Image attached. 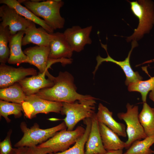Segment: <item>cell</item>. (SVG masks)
<instances>
[{
    "label": "cell",
    "mask_w": 154,
    "mask_h": 154,
    "mask_svg": "<svg viewBox=\"0 0 154 154\" xmlns=\"http://www.w3.org/2000/svg\"><path fill=\"white\" fill-rule=\"evenodd\" d=\"M46 75L52 81L54 85L51 87L42 89L36 94L40 98L51 101L67 103L98 99L90 95L78 93L74 83V78L67 72H60L58 76L55 77L47 71Z\"/></svg>",
    "instance_id": "cell-1"
},
{
    "label": "cell",
    "mask_w": 154,
    "mask_h": 154,
    "mask_svg": "<svg viewBox=\"0 0 154 154\" xmlns=\"http://www.w3.org/2000/svg\"><path fill=\"white\" fill-rule=\"evenodd\" d=\"M36 16L43 18L47 24L54 30L64 28L65 20L60 13L64 2L60 0H48L35 3L24 0L22 3Z\"/></svg>",
    "instance_id": "cell-2"
},
{
    "label": "cell",
    "mask_w": 154,
    "mask_h": 154,
    "mask_svg": "<svg viewBox=\"0 0 154 154\" xmlns=\"http://www.w3.org/2000/svg\"><path fill=\"white\" fill-rule=\"evenodd\" d=\"M133 14L139 19V23L134 32L127 40H137L148 33L154 25V3L151 0H142L129 2Z\"/></svg>",
    "instance_id": "cell-3"
},
{
    "label": "cell",
    "mask_w": 154,
    "mask_h": 154,
    "mask_svg": "<svg viewBox=\"0 0 154 154\" xmlns=\"http://www.w3.org/2000/svg\"><path fill=\"white\" fill-rule=\"evenodd\" d=\"M20 127L23 135L21 139L15 144L16 147L37 146L46 141L57 132L66 129L67 127L64 121L56 126L47 129L40 128L37 123L28 128L26 123L23 121L21 123Z\"/></svg>",
    "instance_id": "cell-4"
},
{
    "label": "cell",
    "mask_w": 154,
    "mask_h": 154,
    "mask_svg": "<svg viewBox=\"0 0 154 154\" xmlns=\"http://www.w3.org/2000/svg\"><path fill=\"white\" fill-rule=\"evenodd\" d=\"M95 100L71 103L62 102L60 113L65 115L63 119L68 131L73 130L76 124L82 120L91 118L95 114Z\"/></svg>",
    "instance_id": "cell-5"
},
{
    "label": "cell",
    "mask_w": 154,
    "mask_h": 154,
    "mask_svg": "<svg viewBox=\"0 0 154 154\" xmlns=\"http://www.w3.org/2000/svg\"><path fill=\"white\" fill-rule=\"evenodd\" d=\"M126 107V112L119 113L117 116L119 119L124 121L126 125L128 139L125 142V148L127 149L133 142L143 139L147 136L139 119L138 106L127 103Z\"/></svg>",
    "instance_id": "cell-6"
},
{
    "label": "cell",
    "mask_w": 154,
    "mask_h": 154,
    "mask_svg": "<svg viewBox=\"0 0 154 154\" xmlns=\"http://www.w3.org/2000/svg\"><path fill=\"white\" fill-rule=\"evenodd\" d=\"M85 130V129L81 126H78L75 130L72 131L63 129L57 132L52 137L38 146L49 148L54 153L64 151L75 144L83 135Z\"/></svg>",
    "instance_id": "cell-7"
},
{
    "label": "cell",
    "mask_w": 154,
    "mask_h": 154,
    "mask_svg": "<svg viewBox=\"0 0 154 154\" xmlns=\"http://www.w3.org/2000/svg\"><path fill=\"white\" fill-rule=\"evenodd\" d=\"M22 104L25 116L31 119L40 113H60L62 103L44 99L35 94L27 96Z\"/></svg>",
    "instance_id": "cell-8"
},
{
    "label": "cell",
    "mask_w": 154,
    "mask_h": 154,
    "mask_svg": "<svg viewBox=\"0 0 154 154\" xmlns=\"http://www.w3.org/2000/svg\"><path fill=\"white\" fill-rule=\"evenodd\" d=\"M0 25L8 27L11 35L21 31H25L34 22L26 19L19 14L15 10L3 4L0 7Z\"/></svg>",
    "instance_id": "cell-9"
},
{
    "label": "cell",
    "mask_w": 154,
    "mask_h": 154,
    "mask_svg": "<svg viewBox=\"0 0 154 154\" xmlns=\"http://www.w3.org/2000/svg\"><path fill=\"white\" fill-rule=\"evenodd\" d=\"M101 45L106 51L107 54V57L106 58H103L99 55L96 57L97 64L95 69L93 72L94 75L96 71L98 70L99 66L104 62H109L115 63L119 66L122 69L126 76V80L125 84L127 86L131 83L139 80H143V78L137 72H135L132 69L130 64V58L131 53L134 48L138 45L136 40H133L132 42L131 48L129 51L128 56L125 59L122 61H118L113 59L109 55L107 52V45L101 43Z\"/></svg>",
    "instance_id": "cell-10"
},
{
    "label": "cell",
    "mask_w": 154,
    "mask_h": 154,
    "mask_svg": "<svg viewBox=\"0 0 154 154\" xmlns=\"http://www.w3.org/2000/svg\"><path fill=\"white\" fill-rule=\"evenodd\" d=\"M37 70L33 68L22 66L16 68L1 63L0 65V88L10 86L25 78L27 76L37 75Z\"/></svg>",
    "instance_id": "cell-11"
},
{
    "label": "cell",
    "mask_w": 154,
    "mask_h": 154,
    "mask_svg": "<svg viewBox=\"0 0 154 154\" xmlns=\"http://www.w3.org/2000/svg\"><path fill=\"white\" fill-rule=\"evenodd\" d=\"M92 28V26L84 28L74 26L65 30L64 34L74 51L80 52L86 45L92 43L90 35Z\"/></svg>",
    "instance_id": "cell-12"
},
{
    "label": "cell",
    "mask_w": 154,
    "mask_h": 154,
    "mask_svg": "<svg viewBox=\"0 0 154 154\" xmlns=\"http://www.w3.org/2000/svg\"><path fill=\"white\" fill-rule=\"evenodd\" d=\"M54 37L50 44L49 59L57 60L71 58L74 51L63 33H53Z\"/></svg>",
    "instance_id": "cell-13"
},
{
    "label": "cell",
    "mask_w": 154,
    "mask_h": 154,
    "mask_svg": "<svg viewBox=\"0 0 154 154\" xmlns=\"http://www.w3.org/2000/svg\"><path fill=\"white\" fill-rule=\"evenodd\" d=\"M47 71L31 77H26L18 82L26 96L36 94L42 89L53 86L54 83L52 80L45 78Z\"/></svg>",
    "instance_id": "cell-14"
},
{
    "label": "cell",
    "mask_w": 154,
    "mask_h": 154,
    "mask_svg": "<svg viewBox=\"0 0 154 154\" xmlns=\"http://www.w3.org/2000/svg\"><path fill=\"white\" fill-rule=\"evenodd\" d=\"M53 37V33H48L41 27L37 28L34 23L25 31L22 40V46L32 43L39 46H49Z\"/></svg>",
    "instance_id": "cell-15"
},
{
    "label": "cell",
    "mask_w": 154,
    "mask_h": 154,
    "mask_svg": "<svg viewBox=\"0 0 154 154\" xmlns=\"http://www.w3.org/2000/svg\"><path fill=\"white\" fill-rule=\"evenodd\" d=\"M50 52V46H38L27 48L23 51L29 59V64L36 66L40 73L48 71V62Z\"/></svg>",
    "instance_id": "cell-16"
},
{
    "label": "cell",
    "mask_w": 154,
    "mask_h": 154,
    "mask_svg": "<svg viewBox=\"0 0 154 154\" xmlns=\"http://www.w3.org/2000/svg\"><path fill=\"white\" fill-rule=\"evenodd\" d=\"M25 31H21L14 35H11L9 39V47L10 55L8 62L19 65L22 63H29L27 56L22 50V41Z\"/></svg>",
    "instance_id": "cell-17"
},
{
    "label": "cell",
    "mask_w": 154,
    "mask_h": 154,
    "mask_svg": "<svg viewBox=\"0 0 154 154\" xmlns=\"http://www.w3.org/2000/svg\"><path fill=\"white\" fill-rule=\"evenodd\" d=\"M91 119V129L86 144L85 154L104 153L107 151L102 143L99 131V122L96 117V113Z\"/></svg>",
    "instance_id": "cell-18"
},
{
    "label": "cell",
    "mask_w": 154,
    "mask_h": 154,
    "mask_svg": "<svg viewBox=\"0 0 154 154\" xmlns=\"http://www.w3.org/2000/svg\"><path fill=\"white\" fill-rule=\"evenodd\" d=\"M96 117L99 122L104 124L119 136L123 137H127L125 125L115 120L113 117L112 112L101 103L98 105Z\"/></svg>",
    "instance_id": "cell-19"
},
{
    "label": "cell",
    "mask_w": 154,
    "mask_h": 154,
    "mask_svg": "<svg viewBox=\"0 0 154 154\" xmlns=\"http://www.w3.org/2000/svg\"><path fill=\"white\" fill-rule=\"evenodd\" d=\"M99 125L102 143L107 151L125 148V142L122 141L117 134L102 123L99 122Z\"/></svg>",
    "instance_id": "cell-20"
},
{
    "label": "cell",
    "mask_w": 154,
    "mask_h": 154,
    "mask_svg": "<svg viewBox=\"0 0 154 154\" xmlns=\"http://www.w3.org/2000/svg\"><path fill=\"white\" fill-rule=\"evenodd\" d=\"M0 3L5 4L15 9L17 13L26 19L43 28L48 33L52 34L54 30L48 25L45 21L36 16L26 7L23 6L16 0H0Z\"/></svg>",
    "instance_id": "cell-21"
},
{
    "label": "cell",
    "mask_w": 154,
    "mask_h": 154,
    "mask_svg": "<svg viewBox=\"0 0 154 154\" xmlns=\"http://www.w3.org/2000/svg\"><path fill=\"white\" fill-rule=\"evenodd\" d=\"M27 96L18 82L7 87L0 88V100L22 104Z\"/></svg>",
    "instance_id": "cell-22"
},
{
    "label": "cell",
    "mask_w": 154,
    "mask_h": 154,
    "mask_svg": "<svg viewBox=\"0 0 154 154\" xmlns=\"http://www.w3.org/2000/svg\"><path fill=\"white\" fill-rule=\"evenodd\" d=\"M139 119L147 137L154 135V108L147 103H143L139 114Z\"/></svg>",
    "instance_id": "cell-23"
},
{
    "label": "cell",
    "mask_w": 154,
    "mask_h": 154,
    "mask_svg": "<svg viewBox=\"0 0 154 154\" xmlns=\"http://www.w3.org/2000/svg\"><path fill=\"white\" fill-rule=\"evenodd\" d=\"M83 120L86 125L85 132L83 135L76 142L74 145L67 150L62 152L48 154H85L84 148L88 139L91 129V118H87Z\"/></svg>",
    "instance_id": "cell-24"
},
{
    "label": "cell",
    "mask_w": 154,
    "mask_h": 154,
    "mask_svg": "<svg viewBox=\"0 0 154 154\" xmlns=\"http://www.w3.org/2000/svg\"><path fill=\"white\" fill-rule=\"evenodd\" d=\"M154 144V135L135 141L124 154H153L151 147Z\"/></svg>",
    "instance_id": "cell-25"
},
{
    "label": "cell",
    "mask_w": 154,
    "mask_h": 154,
    "mask_svg": "<svg viewBox=\"0 0 154 154\" xmlns=\"http://www.w3.org/2000/svg\"><path fill=\"white\" fill-rule=\"evenodd\" d=\"M22 112H23L22 104L0 100V118L3 117L7 123L11 121L8 117L9 116L13 115L15 118H19L22 116Z\"/></svg>",
    "instance_id": "cell-26"
},
{
    "label": "cell",
    "mask_w": 154,
    "mask_h": 154,
    "mask_svg": "<svg viewBox=\"0 0 154 154\" xmlns=\"http://www.w3.org/2000/svg\"><path fill=\"white\" fill-rule=\"evenodd\" d=\"M127 89L130 92H139L143 102H146L148 93L154 89V76L147 80H139L131 83L128 86Z\"/></svg>",
    "instance_id": "cell-27"
},
{
    "label": "cell",
    "mask_w": 154,
    "mask_h": 154,
    "mask_svg": "<svg viewBox=\"0 0 154 154\" xmlns=\"http://www.w3.org/2000/svg\"><path fill=\"white\" fill-rule=\"evenodd\" d=\"M11 35L8 27H4L0 25V62L6 64L10 55L8 43Z\"/></svg>",
    "instance_id": "cell-28"
},
{
    "label": "cell",
    "mask_w": 154,
    "mask_h": 154,
    "mask_svg": "<svg viewBox=\"0 0 154 154\" xmlns=\"http://www.w3.org/2000/svg\"><path fill=\"white\" fill-rule=\"evenodd\" d=\"M12 132L10 129L5 139L0 142V154H13L15 148L12 147L11 137Z\"/></svg>",
    "instance_id": "cell-29"
},
{
    "label": "cell",
    "mask_w": 154,
    "mask_h": 154,
    "mask_svg": "<svg viewBox=\"0 0 154 154\" xmlns=\"http://www.w3.org/2000/svg\"><path fill=\"white\" fill-rule=\"evenodd\" d=\"M52 153L49 148L35 146L28 147L27 154H48Z\"/></svg>",
    "instance_id": "cell-30"
},
{
    "label": "cell",
    "mask_w": 154,
    "mask_h": 154,
    "mask_svg": "<svg viewBox=\"0 0 154 154\" xmlns=\"http://www.w3.org/2000/svg\"><path fill=\"white\" fill-rule=\"evenodd\" d=\"M28 147H25L15 148L13 154H27Z\"/></svg>",
    "instance_id": "cell-31"
},
{
    "label": "cell",
    "mask_w": 154,
    "mask_h": 154,
    "mask_svg": "<svg viewBox=\"0 0 154 154\" xmlns=\"http://www.w3.org/2000/svg\"><path fill=\"white\" fill-rule=\"evenodd\" d=\"M123 150L120 149L107 151L106 153L103 154H124V153H123Z\"/></svg>",
    "instance_id": "cell-32"
},
{
    "label": "cell",
    "mask_w": 154,
    "mask_h": 154,
    "mask_svg": "<svg viewBox=\"0 0 154 154\" xmlns=\"http://www.w3.org/2000/svg\"><path fill=\"white\" fill-rule=\"evenodd\" d=\"M149 97L150 99L154 102V89L150 91L149 95Z\"/></svg>",
    "instance_id": "cell-33"
},
{
    "label": "cell",
    "mask_w": 154,
    "mask_h": 154,
    "mask_svg": "<svg viewBox=\"0 0 154 154\" xmlns=\"http://www.w3.org/2000/svg\"><path fill=\"white\" fill-rule=\"evenodd\" d=\"M31 1L34 2L38 3L42 1H43L42 0H31Z\"/></svg>",
    "instance_id": "cell-34"
},
{
    "label": "cell",
    "mask_w": 154,
    "mask_h": 154,
    "mask_svg": "<svg viewBox=\"0 0 154 154\" xmlns=\"http://www.w3.org/2000/svg\"><path fill=\"white\" fill-rule=\"evenodd\" d=\"M152 153H153V154H154V151L152 150Z\"/></svg>",
    "instance_id": "cell-35"
}]
</instances>
